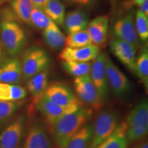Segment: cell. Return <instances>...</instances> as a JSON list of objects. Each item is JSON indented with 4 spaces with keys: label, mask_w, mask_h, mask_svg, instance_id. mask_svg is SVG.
Segmentation results:
<instances>
[{
    "label": "cell",
    "mask_w": 148,
    "mask_h": 148,
    "mask_svg": "<svg viewBox=\"0 0 148 148\" xmlns=\"http://www.w3.org/2000/svg\"><path fill=\"white\" fill-rule=\"evenodd\" d=\"M25 118H18L0 134V148H18L23 134Z\"/></svg>",
    "instance_id": "5bb4252c"
},
{
    "label": "cell",
    "mask_w": 148,
    "mask_h": 148,
    "mask_svg": "<svg viewBox=\"0 0 148 148\" xmlns=\"http://www.w3.org/2000/svg\"><path fill=\"white\" fill-rule=\"evenodd\" d=\"M62 66L66 72L75 77L90 76L91 63L76 62L72 60H64Z\"/></svg>",
    "instance_id": "4316f807"
},
{
    "label": "cell",
    "mask_w": 148,
    "mask_h": 148,
    "mask_svg": "<svg viewBox=\"0 0 148 148\" xmlns=\"http://www.w3.org/2000/svg\"><path fill=\"white\" fill-rule=\"evenodd\" d=\"M27 96V90L21 86L0 82V100L19 101Z\"/></svg>",
    "instance_id": "cb8c5ba5"
},
{
    "label": "cell",
    "mask_w": 148,
    "mask_h": 148,
    "mask_svg": "<svg viewBox=\"0 0 148 148\" xmlns=\"http://www.w3.org/2000/svg\"><path fill=\"white\" fill-rule=\"evenodd\" d=\"M89 23L88 15L82 9H76L68 12L64 17L63 26L68 34L85 30Z\"/></svg>",
    "instance_id": "ac0fdd59"
},
{
    "label": "cell",
    "mask_w": 148,
    "mask_h": 148,
    "mask_svg": "<svg viewBox=\"0 0 148 148\" xmlns=\"http://www.w3.org/2000/svg\"><path fill=\"white\" fill-rule=\"evenodd\" d=\"M106 56L104 53L100 52L92 61L90 73V79L103 103L108 101L110 99V89L105 68Z\"/></svg>",
    "instance_id": "52a82bcc"
},
{
    "label": "cell",
    "mask_w": 148,
    "mask_h": 148,
    "mask_svg": "<svg viewBox=\"0 0 148 148\" xmlns=\"http://www.w3.org/2000/svg\"><path fill=\"white\" fill-rule=\"evenodd\" d=\"M41 9L57 25H63L65 8L60 0H49Z\"/></svg>",
    "instance_id": "484cf974"
},
{
    "label": "cell",
    "mask_w": 148,
    "mask_h": 148,
    "mask_svg": "<svg viewBox=\"0 0 148 148\" xmlns=\"http://www.w3.org/2000/svg\"><path fill=\"white\" fill-rule=\"evenodd\" d=\"M109 1H110L111 2H114V1H115V0H109Z\"/></svg>",
    "instance_id": "f35d334b"
},
{
    "label": "cell",
    "mask_w": 148,
    "mask_h": 148,
    "mask_svg": "<svg viewBox=\"0 0 148 148\" xmlns=\"http://www.w3.org/2000/svg\"><path fill=\"white\" fill-rule=\"evenodd\" d=\"M127 140L136 141L145 137L148 130V102L146 98L138 101L130 111L124 122Z\"/></svg>",
    "instance_id": "3957f363"
},
{
    "label": "cell",
    "mask_w": 148,
    "mask_h": 148,
    "mask_svg": "<svg viewBox=\"0 0 148 148\" xmlns=\"http://www.w3.org/2000/svg\"><path fill=\"white\" fill-rule=\"evenodd\" d=\"M43 38L47 45L55 50L62 49L65 45V36L53 22L43 30Z\"/></svg>",
    "instance_id": "44dd1931"
},
{
    "label": "cell",
    "mask_w": 148,
    "mask_h": 148,
    "mask_svg": "<svg viewBox=\"0 0 148 148\" xmlns=\"http://www.w3.org/2000/svg\"><path fill=\"white\" fill-rule=\"evenodd\" d=\"M35 108L42 114L48 126L51 128L58 120L65 114L73 112L80 106L64 107L55 104L42 96L34 103ZM82 106V105H81Z\"/></svg>",
    "instance_id": "8fae6325"
},
{
    "label": "cell",
    "mask_w": 148,
    "mask_h": 148,
    "mask_svg": "<svg viewBox=\"0 0 148 148\" xmlns=\"http://www.w3.org/2000/svg\"><path fill=\"white\" fill-rule=\"evenodd\" d=\"M114 38H119L136 47H139V39L134 24V10H130L126 14L116 21L113 26Z\"/></svg>",
    "instance_id": "30bf717a"
},
{
    "label": "cell",
    "mask_w": 148,
    "mask_h": 148,
    "mask_svg": "<svg viewBox=\"0 0 148 148\" xmlns=\"http://www.w3.org/2000/svg\"><path fill=\"white\" fill-rule=\"evenodd\" d=\"M7 53L6 51H5V49L3 48L2 44H1V40H0V66L2 64V63L4 61L6 60L7 58Z\"/></svg>",
    "instance_id": "836d02e7"
},
{
    "label": "cell",
    "mask_w": 148,
    "mask_h": 148,
    "mask_svg": "<svg viewBox=\"0 0 148 148\" xmlns=\"http://www.w3.org/2000/svg\"><path fill=\"white\" fill-rule=\"evenodd\" d=\"M134 72L143 84L144 87L147 90L148 88V49L147 45L145 44L141 48V50L136 57Z\"/></svg>",
    "instance_id": "7402d4cb"
},
{
    "label": "cell",
    "mask_w": 148,
    "mask_h": 148,
    "mask_svg": "<svg viewBox=\"0 0 148 148\" xmlns=\"http://www.w3.org/2000/svg\"><path fill=\"white\" fill-rule=\"evenodd\" d=\"M9 1H10V0H0V7L5 3L9 2Z\"/></svg>",
    "instance_id": "74e56055"
},
{
    "label": "cell",
    "mask_w": 148,
    "mask_h": 148,
    "mask_svg": "<svg viewBox=\"0 0 148 148\" xmlns=\"http://www.w3.org/2000/svg\"><path fill=\"white\" fill-rule=\"evenodd\" d=\"M145 0H128L124 3V7L126 9L132 8L133 5H137L139 7Z\"/></svg>",
    "instance_id": "d6a6232c"
},
{
    "label": "cell",
    "mask_w": 148,
    "mask_h": 148,
    "mask_svg": "<svg viewBox=\"0 0 148 148\" xmlns=\"http://www.w3.org/2000/svg\"><path fill=\"white\" fill-rule=\"evenodd\" d=\"M0 28H1V27H0Z\"/></svg>",
    "instance_id": "ab89813d"
},
{
    "label": "cell",
    "mask_w": 148,
    "mask_h": 148,
    "mask_svg": "<svg viewBox=\"0 0 148 148\" xmlns=\"http://www.w3.org/2000/svg\"><path fill=\"white\" fill-rule=\"evenodd\" d=\"M74 88L79 101L86 103L93 110H101L103 102L90 76L75 77Z\"/></svg>",
    "instance_id": "8992f818"
},
{
    "label": "cell",
    "mask_w": 148,
    "mask_h": 148,
    "mask_svg": "<svg viewBox=\"0 0 148 148\" xmlns=\"http://www.w3.org/2000/svg\"><path fill=\"white\" fill-rule=\"evenodd\" d=\"M92 125V138L90 148H95L114 132L119 125V115L113 110H101Z\"/></svg>",
    "instance_id": "277c9868"
},
{
    "label": "cell",
    "mask_w": 148,
    "mask_h": 148,
    "mask_svg": "<svg viewBox=\"0 0 148 148\" xmlns=\"http://www.w3.org/2000/svg\"><path fill=\"white\" fill-rule=\"evenodd\" d=\"M1 42L8 55L12 57L22 52L26 44L25 33L10 8L0 10Z\"/></svg>",
    "instance_id": "7a4b0ae2"
},
{
    "label": "cell",
    "mask_w": 148,
    "mask_h": 148,
    "mask_svg": "<svg viewBox=\"0 0 148 148\" xmlns=\"http://www.w3.org/2000/svg\"><path fill=\"white\" fill-rule=\"evenodd\" d=\"M92 138V125L88 122L72 136L64 148H90Z\"/></svg>",
    "instance_id": "ffe728a7"
},
{
    "label": "cell",
    "mask_w": 148,
    "mask_h": 148,
    "mask_svg": "<svg viewBox=\"0 0 148 148\" xmlns=\"http://www.w3.org/2000/svg\"><path fill=\"white\" fill-rule=\"evenodd\" d=\"M21 148H53L45 127L38 120L31 124Z\"/></svg>",
    "instance_id": "7c38bea8"
},
{
    "label": "cell",
    "mask_w": 148,
    "mask_h": 148,
    "mask_svg": "<svg viewBox=\"0 0 148 148\" xmlns=\"http://www.w3.org/2000/svg\"><path fill=\"white\" fill-rule=\"evenodd\" d=\"M10 8L18 21L30 24V16L33 9L30 0H10Z\"/></svg>",
    "instance_id": "d4e9b609"
},
{
    "label": "cell",
    "mask_w": 148,
    "mask_h": 148,
    "mask_svg": "<svg viewBox=\"0 0 148 148\" xmlns=\"http://www.w3.org/2000/svg\"><path fill=\"white\" fill-rule=\"evenodd\" d=\"M91 108L80 106L73 112L60 117L50 128L53 141L58 148H64L69 140L91 119Z\"/></svg>",
    "instance_id": "6da1fadb"
},
{
    "label": "cell",
    "mask_w": 148,
    "mask_h": 148,
    "mask_svg": "<svg viewBox=\"0 0 148 148\" xmlns=\"http://www.w3.org/2000/svg\"><path fill=\"white\" fill-rule=\"evenodd\" d=\"M134 24L138 39L145 42L148 38V16L138 10L135 14Z\"/></svg>",
    "instance_id": "f546056e"
},
{
    "label": "cell",
    "mask_w": 148,
    "mask_h": 148,
    "mask_svg": "<svg viewBox=\"0 0 148 148\" xmlns=\"http://www.w3.org/2000/svg\"><path fill=\"white\" fill-rule=\"evenodd\" d=\"M48 70L37 73L27 81V88L35 103L45 93L48 86Z\"/></svg>",
    "instance_id": "d6986e66"
},
{
    "label": "cell",
    "mask_w": 148,
    "mask_h": 148,
    "mask_svg": "<svg viewBox=\"0 0 148 148\" xmlns=\"http://www.w3.org/2000/svg\"><path fill=\"white\" fill-rule=\"evenodd\" d=\"M90 45H92V44L86 29L71 33L66 37V47L78 48Z\"/></svg>",
    "instance_id": "83f0119b"
},
{
    "label": "cell",
    "mask_w": 148,
    "mask_h": 148,
    "mask_svg": "<svg viewBox=\"0 0 148 148\" xmlns=\"http://www.w3.org/2000/svg\"><path fill=\"white\" fill-rule=\"evenodd\" d=\"M18 101L0 100V124L8 120L20 106Z\"/></svg>",
    "instance_id": "4dcf8cb0"
},
{
    "label": "cell",
    "mask_w": 148,
    "mask_h": 148,
    "mask_svg": "<svg viewBox=\"0 0 148 148\" xmlns=\"http://www.w3.org/2000/svg\"><path fill=\"white\" fill-rule=\"evenodd\" d=\"M64 1L85 8H92L96 4L97 0H64Z\"/></svg>",
    "instance_id": "1f68e13d"
},
{
    "label": "cell",
    "mask_w": 148,
    "mask_h": 148,
    "mask_svg": "<svg viewBox=\"0 0 148 148\" xmlns=\"http://www.w3.org/2000/svg\"><path fill=\"white\" fill-rule=\"evenodd\" d=\"M108 16H99L90 21L86 28L92 45L102 47L106 44L108 36Z\"/></svg>",
    "instance_id": "2e32d148"
},
{
    "label": "cell",
    "mask_w": 148,
    "mask_h": 148,
    "mask_svg": "<svg viewBox=\"0 0 148 148\" xmlns=\"http://www.w3.org/2000/svg\"><path fill=\"white\" fill-rule=\"evenodd\" d=\"M21 62L23 79L27 81L37 73L47 69L50 58L45 49L32 47L24 51Z\"/></svg>",
    "instance_id": "5b68a950"
},
{
    "label": "cell",
    "mask_w": 148,
    "mask_h": 148,
    "mask_svg": "<svg viewBox=\"0 0 148 148\" xmlns=\"http://www.w3.org/2000/svg\"><path fill=\"white\" fill-rule=\"evenodd\" d=\"M110 48L112 53L122 64L134 71L138 47L124 40L114 38L110 40Z\"/></svg>",
    "instance_id": "4fadbf2b"
},
{
    "label": "cell",
    "mask_w": 148,
    "mask_h": 148,
    "mask_svg": "<svg viewBox=\"0 0 148 148\" xmlns=\"http://www.w3.org/2000/svg\"><path fill=\"white\" fill-rule=\"evenodd\" d=\"M138 10L140 11L143 14L148 16V0H145L139 6Z\"/></svg>",
    "instance_id": "e575fe53"
},
{
    "label": "cell",
    "mask_w": 148,
    "mask_h": 148,
    "mask_svg": "<svg viewBox=\"0 0 148 148\" xmlns=\"http://www.w3.org/2000/svg\"><path fill=\"white\" fill-rule=\"evenodd\" d=\"M34 6L42 8L49 0H30Z\"/></svg>",
    "instance_id": "d590c367"
},
{
    "label": "cell",
    "mask_w": 148,
    "mask_h": 148,
    "mask_svg": "<svg viewBox=\"0 0 148 148\" xmlns=\"http://www.w3.org/2000/svg\"><path fill=\"white\" fill-rule=\"evenodd\" d=\"M23 79L21 60L15 57L7 58L0 66V82L18 85Z\"/></svg>",
    "instance_id": "e0dca14e"
},
{
    "label": "cell",
    "mask_w": 148,
    "mask_h": 148,
    "mask_svg": "<svg viewBox=\"0 0 148 148\" xmlns=\"http://www.w3.org/2000/svg\"><path fill=\"white\" fill-rule=\"evenodd\" d=\"M125 130L124 123L118 125L112 135L95 148H127L128 140L125 135Z\"/></svg>",
    "instance_id": "603a6c76"
},
{
    "label": "cell",
    "mask_w": 148,
    "mask_h": 148,
    "mask_svg": "<svg viewBox=\"0 0 148 148\" xmlns=\"http://www.w3.org/2000/svg\"><path fill=\"white\" fill-rule=\"evenodd\" d=\"M100 53V47L90 45L83 47L73 48L66 47L59 54L62 60H72L76 62H92Z\"/></svg>",
    "instance_id": "9a60e30c"
},
{
    "label": "cell",
    "mask_w": 148,
    "mask_h": 148,
    "mask_svg": "<svg viewBox=\"0 0 148 148\" xmlns=\"http://www.w3.org/2000/svg\"><path fill=\"white\" fill-rule=\"evenodd\" d=\"M43 96L52 103L61 106H81V101L73 90L63 83L55 82L48 85Z\"/></svg>",
    "instance_id": "9c48e42d"
},
{
    "label": "cell",
    "mask_w": 148,
    "mask_h": 148,
    "mask_svg": "<svg viewBox=\"0 0 148 148\" xmlns=\"http://www.w3.org/2000/svg\"><path fill=\"white\" fill-rule=\"evenodd\" d=\"M105 68L108 85L116 97H121L127 95L131 90L129 79L107 56L105 58Z\"/></svg>",
    "instance_id": "ba28073f"
},
{
    "label": "cell",
    "mask_w": 148,
    "mask_h": 148,
    "mask_svg": "<svg viewBox=\"0 0 148 148\" xmlns=\"http://www.w3.org/2000/svg\"><path fill=\"white\" fill-rule=\"evenodd\" d=\"M52 22L41 8L36 6L33 7L30 16V24H32L37 28L44 30Z\"/></svg>",
    "instance_id": "f1b7e54d"
},
{
    "label": "cell",
    "mask_w": 148,
    "mask_h": 148,
    "mask_svg": "<svg viewBox=\"0 0 148 148\" xmlns=\"http://www.w3.org/2000/svg\"><path fill=\"white\" fill-rule=\"evenodd\" d=\"M133 148H148V143L147 141L143 142V143H139L136 146H134Z\"/></svg>",
    "instance_id": "8d00e7d4"
}]
</instances>
